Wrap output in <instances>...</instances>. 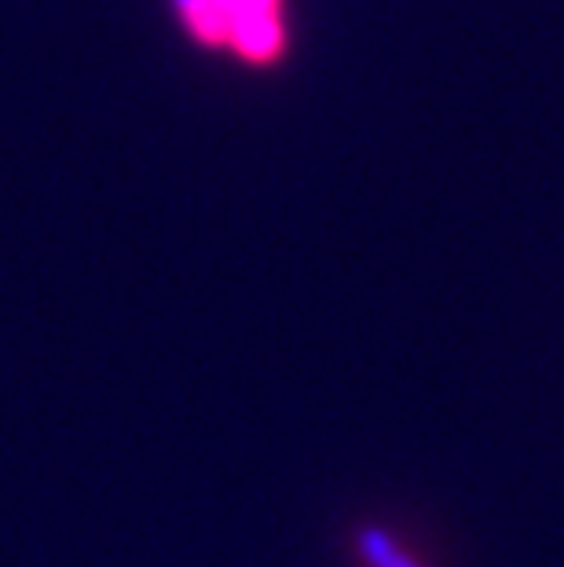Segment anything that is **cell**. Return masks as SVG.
<instances>
[{"label":"cell","instance_id":"7a4b0ae2","mask_svg":"<svg viewBox=\"0 0 564 567\" xmlns=\"http://www.w3.org/2000/svg\"><path fill=\"white\" fill-rule=\"evenodd\" d=\"M356 553L367 567H425L381 527H359L356 530Z\"/></svg>","mask_w":564,"mask_h":567},{"label":"cell","instance_id":"6da1fadb","mask_svg":"<svg viewBox=\"0 0 564 567\" xmlns=\"http://www.w3.org/2000/svg\"><path fill=\"white\" fill-rule=\"evenodd\" d=\"M227 48H232V52L249 66L279 63V59L286 55V22H283V16H264V19L243 22V27L232 33Z\"/></svg>","mask_w":564,"mask_h":567},{"label":"cell","instance_id":"3957f363","mask_svg":"<svg viewBox=\"0 0 564 567\" xmlns=\"http://www.w3.org/2000/svg\"><path fill=\"white\" fill-rule=\"evenodd\" d=\"M206 8H213V16L224 22L227 41H232V33L249 19L283 16V0H206Z\"/></svg>","mask_w":564,"mask_h":567}]
</instances>
